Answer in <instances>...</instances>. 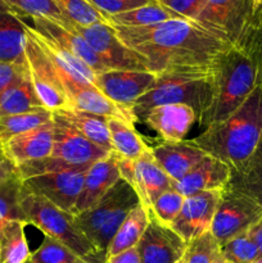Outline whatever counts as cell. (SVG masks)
Here are the masks:
<instances>
[{
	"instance_id": "1",
	"label": "cell",
	"mask_w": 262,
	"mask_h": 263,
	"mask_svg": "<svg viewBox=\"0 0 262 263\" xmlns=\"http://www.w3.org/2000/svg\"><path fill=\"white\" fill-rule=\"evenodd\" d=\"M126 46L135 51L149 72L171 74H212L221 57L233 46L194 21L171 20L146 27L113 26Z\"/></svg>"
},
{
	"instance_id": "2",
	"label": "cell",
	"mask_w": 262,
	"mask_h": 263,
	"mask_svg": "<svg viewBox=\"0 0 262 263\" xmlns=\"http://www.w3.org/2000/svg\"><path fill=\"white\" fill-rule=\"evenodd\" d=\"M188 141L228 164L231 172L240 168L262 141V84L230 117Z\"/></svg>"
},
{
	"instance_id": "3",
	"label": "cell",
	"mask_w": 262,
	"mask_h": 263,
	"mask_svg": "<svg viewBox=\"0 0 262 263\" xmlns=\"http://www.w3.org/2000/svg\"><path fill=\"white\" fill-rule=\"evenodd\" d=\"M259 85L256 57L246 45L229 49L213 73V99L198 120L204 128L220 123L241 107Z\"/></svg>"
},
{
	"instance_id": "4",
	"label": "cell",
	"mask_w": 262,
	"mask_h": 263,
	"mask_svg": "<svg viewBox=\"0 0 262 263\" xmlns=\"http://www.w3.org/2000/svg\"><path fill=\"white\" fill-rule=\"evenodd\" d=\"M20 204L26 223L39 229L44 236L64 244L89 263L104 262L91 241L79 228L73 215L61 210L45 198L30 194L23 189Z\"/></svg>"
},
{
	"instance_id": "5",
	"label": "cell",
	"mask_w": 262,
	"mask_h": 263,
	"mask_svg": "<svg viewBox=\"0 0 262 263\" xmlns=\"http://www.w3.org/2000/svg\"><path fill=\"white\" fill-rule=\"evenodd\" d=\"M140 204L133 187L121 179L90 210L74 216L76 223L104 261L105 252L126 216Z\"/></svg>"
},
{
	"instance_id": "6",
	"label": "cell",
	"mask_w": 262,
	"mask_h": 263,
	"mask_svg": "<svg viewBox=\"0 0 262 263\" xmlns=\"http://www.w3.org/2000/svg\"><path fill=\"white\" fill-rule=\"evenodd\" d=\"M213 99L212 74H171L158 77L156 85L133 107L136 121L154 107L163 104H186L195 110L198 120L210 108Z\"/></svg>"
},
{
	"instance_id": "7",
	"label": "cell",
	"mask_w": 262,
	"mask_h": 263,
	"mask_svg": "<svg viewBox=\"0 0 262 263\" xmlns=\"http://www.w3.org/2000/svg\"><path fill=\"white\" fill-rule=\"evenodd\" d=\"M253 21V0H204L195 22L223 43L240 46Z\"/></svg>"
},
{
	"instance_id": "8",
	"label": "cell",
	"mask_w": 262,
	"mask_h": 263,
	"mask_svg": "<svg viewBox=\"0 0 262 263\" xmlns=\"http://www.w3.org/2000/svg\"><path fill=\"white\" fill-rule=\"evenodd\" d=\"M25 58L28 76L36 94L45 108L58 110L69 107L68 99L64 94L61 79L55 66L33 33L32 27L26 23Z\"/></svg>"
},
{
	"instance_id": "9",
	"label": "cell",
	"mask_w": 262,
	"mask_h": 263,
	"mask_svg": "<svg viewBox=\"0 0 262 263\" xmlns=\"http://www.w3.org/2000/svg\"><path fill=\"white\" fill-rule=\"evenodd\" d=\"M262 217V207L248 195L226 186L222 190L211 233L220 247L235 236L248 233Z\"/></svg>"
},
{
	"instance_id": "10",
	"label": "cell",
	"mask_w": 262,
	"mask_h": 263,
	"mask_svg": "<svg viewBox=\"0 0 262 263\" xmlns=\"http://www.w3.org/2000/svg\"><path fill=\"white\" fill-rule=\"evenodd\" d=\"M71 26L85 39L107 69L148 71L143 59L121 41L110 23L80 26L71 22Z\"/></svg>"
},
{
	"instance_id": "11",
	"label": "cell",
	"mask_w": 262,
	"mask_h": 263,
	"mask_svg": "<svg viewBox=\"0 0 262 263\" xmlns=\"http://www.w3.org/2000/svg\"><path fill=\"white\" fill-rule=\"evenodd\" d=\"M121 179L134 189L140 204L149 212L154 200L167 190L172 189L174 181L154 159L151 146L138 159L121 158L118 161Z\"/></svg>"
},
{
	"instance_id": "12",
	"label": "cell",
	"mask_w": 262,
	"mask_h": 263,
	"mask_svg": "<svg viewBox=\"0 0 262 263\" xmlns=\"http://www.w3.org/2000/svg\"><path fill=\"white\" fill-rule=\"evenodd\" d=\"M89 167L74 170V171L55 172V174L28 177L21 180L22 189L30 194L45 198L58 208L74 216L77 199L81 193L85 174Z\"/></svg>"
},
{
	"instance_id": "13",
	"label": "cell",
	"mask_w": 262,
	"mask_h": 263,
	"mask_svg": "<svg viewBox=\"0 0 262 263\" xmlns=\"http://www.w3.org/2000/svg\"><path fill=\"white\" fill-rule=\"evenodd\" d=\"M53 151L51 157L72 166H91L110 152L100 148L80 134L71 123L53 112Z\"/></svg>"
},
{
	"instance_id": "14",
	"label": "cell",
	"mask_w": 262,
	"mask_h": 263,
	"mask_svg": "<svg viewBox=\"0 0 262 263\" xmlns=\"http://www.w3.org/2000/svg\"><path fill=\"white\" fill-rule=\"evenodd\" d=\"M158 76L149 71H109L95 76V86L112 102L131 110L156 85ZM133 112V110H131Z\"/></svg>"
},
{
	"instance_id": "15",
	"label": "cell",
	"mask_w": 262,
	"mask_h": 263,
	"mask_svg": "<svg viewBox=\"0 0 262 263\" xmlns=\"http://www.w3.org/2000/svg\"><path fill=\"white\" fill-rule=\"evenodd\" d=\"M57 72H58L64 94L71 107L107 118H121L134 125L138 122L131 110L108 99L95 85L80 81L76 77L66 73L59 68H57Z\"/></svg>"
},
{
	"instance_id": "16",
	"label": "cell",
	"mask_w": 262,
	"mask_h": 263,
	"mask_svg": "<svg viewBox=\"0 0 262 263\" xmlns=\"http://www.w3.org/2000/svg\"><path fill=\"white\" fill-rule=\"evenodd\" d=\"M222 190H208L185 197L181 211L171 226L185 243L189 244L198 236L211 231Z\"/></svg>"
},
{
	"instance_id": "17",
	"label": "cell",
	"mask_w": 262,
	"mask_h": 263,
	"mask_svg": "<svg viewBox=\"0 0 262 263\" xmlns=\"http://www.w3.org/2000/svg\"><path fill=\"white\" fill-rule=\"evenodd\" d=\"M188 244L169 226L151 217L148 228L138 244L141 263H179Z\"/></svg>"
},
{
	"instance_id": "18",
	"label": "cell",
	"mask_w": 262,
	"mask_h": 263,
	"mask_svg": "<svg viewBox=\"0 0 262 263\" xmlns=\"http://www.w3.org/2000/svg\"><path fill=\"white\" fill-rule=\"evenodd\" d=\"M198 116L186 104H163L154 107L141 118V122L156 131L164 143H181Z\"/></svg>"
},
{
	"instance_id": "19",
	"label": "cell",
	"mask_w": 262,
	"mask_h": 263,
	"mask_svg": "<svg viewBox=\"0 0 262 263\" xmlns=\"http://www.w3.org/2000/svg\"><path fill=\"white\" fill-rule=\"evenodd\" d=\"M53 120L48 123L20 134L2 145V153L10 163L18 166L51 156L53 151Z\"/></svg>"
},
{
	"instance_id": "20",
	"label": "cell",
	"mask_w": 262,
	"mask_h": 263,
	"mask_svg": "<svg viewBox=\"0 0 262 263\" xmlns=\"http://www.w3.org/2000/svg\"><path fill=\"white\" fill-rule=\"evenodd\" d=\"M118 161L120 156L112 152L104 159H100L89 167L85 174L84 185L77 199L74 216L94 207L115 186L116 182L120 181L121 174Z\"/></svg>"
},
{
	"instance_id": "21",
	"label": "cell",
	"mask_w": 262,
	"mask_h": 263,
	"mask_svg": "<svg viewBox=\"0 0 262 263\" xmlns=\"http://www.w3.org/2000/svg\"><path fill=\"white\" fill-rule=\"evenodd\" d=\"M231 179V168L212 156H205L181 180L174 182V189L184 197L208 190H222Z\"/></svg>"
},
{
	"instance_id": "22",
	"label": "cell",
	"mask_w": 262,
	"mask_h": 263,
	"mask_svg": "<svg viewBox=\"0 0 262 263\" xmlns=\"http://www.w3.org/2000/svg\"><path fill=\"white\" fill-rule=\"evenodd\" d=\"M154 159L158 162L163 171L171 177L174 182L181 180L189 174L205 156L204 151L193 145L189 141L181 143H162L157 146H151Z\"/></svg>"
},
{
	"instance_id": "23",
	"label": "cell",
	"mask_w": 262,
	"mask_h": 263,
	"mask_svg": "<svg viewBox=\"0 0 262 263\" xmlns=\"http://www.w3.org/2000/svg\"><path fill=\"white\" fill-rule=\"evenodd\" d=\"M26 22L12 12H0V62L25 64Z\"/></svg>"
},
{
	"instance_id": "24",
	"label": "cell",
	"mask_w": 262,
	"mask_h": 263,
	"mask_svg": "<svg viewBox=\"0 0 262 263\" xmlns=\"http://www.w3.org/2000/svg\"><path fill=\"white\" fill-rule=\"evenodd\" d=\"M54 113L59 115L67 122L71 123L80 134H82L90 141L112 153L113 145L112 141H110L107 117L80 110L77 108L71 107V105L54 110Z\"/></svg>"
},
{
	"instance_id": "25",
	"label": "cell",
	"mask_w": 262,
	"mask_h": 263,
	"mask_svg": "<svg viewBox=\"0 0 262 263\" xmlns=\"http://www.w3.org/2000/svg\"><path fill=\"white\" fill-rule=\"evenodd\" d=\"M151 222V216L149 212L141 204L136 205L123 220L122 225L117 230L116 235L110 240L108 246L105 257H112L116 254H120L128 249L136 248L140 241L141 236L145 233Z\"/></svg>"
},
{
	"instance_id": "26",
	"label": "cell",
	"mask_w": 262,
	"mask_h": 263,
	"mask_svg": "<svg viewBox=\"0 0 262 263\" xmlns=\"http://www.w3.org/2000/svg\"><path fill=\"white\" fill-rule=\"evenodd\" d=\"M228 186L248 195L262 207V141L253 156L240 168L231 172Z\"/></svg>"
},
{
	"instance_id": "27",
	"label": "cell",
	"mask_w": 262,
	"mask_h": 263,
	"mask_svg": "<svg viewBox=\"0 0 262 263\" xmlns=\"http://www.w3.org/2000/svg\"><path fill=\"white\" fill-rule=\"evenodd\" d=\"M108 128L113 152L121 158L135 161L146 149H149L143 138L135 130L134 123L121 118H108Z\"/></svg>"
},
{
	"instance_id": "28",
	"label": "cell",
	"mask_w": 262,
	"mask_h": 263,
	"mask_svg": "<svg viewBox=\"0 0 262 263\" xmlns=\"http://www.w3.org/2000/svg\"><path fill=\"white\" fill-rule=\"evenodd\" d=\"M45 108L36 94L28 72L10 87L0 100V117L32 112Z\"/></svg>"
},
{
	"instance_id": "29",
	"label": "cell",
	"mask_w": 262,
	"mask_h": 263,
	"mask_svg": "<svg viewBox=\"0 0 262 263\" xmlns=\"http://www.w3.org/2000/svg\"><path fill=\"white\" fill-rule=\"evenodd\" d=\"M23 221H13L0 231V263H27L31 251Z\"/></svg>"
},
{
	"instance_id": "30",
	"label": "cell",
	"mask_w": 262,
	"mask_h": 263,
	"mask_svg": "<svg viewBox=\"0 0 262 263\" xmlns=\"http://www.w3.org/2000/svg\"><path fill=\"white\" fill-rule=\"evenodd\" d=\"M171 20H184L158 2L136 8L130 12L109 17V23L117 27H146Z\"/></svg>"
},
{
	"instance_id": "31",
	"label": "cell",
	"mask_w": 262,
	"mask_h": 263,
	"mask_svg": "<svg viewBox=\"0 0 262 263\" xmlns=\"http://www.w3.org/2000/svg\"><path fill=\"white\" fill-rule=\"evenodd\" d=\"M51 120H53V110L48 108L0 117V151L3 144L9 139L39 127L44 123L50 122Z\"/></svg>"
},
{
	"instance_id": "32",
	"label": "cell",
	"mask_w": 262,
	"mask_h": 263,
	"mask_svg": "<svg viewBox=\"0 0 262 263\" xmlns=\"http://www.w3.org/2000/svg\"><path fill=\"white\" fill-rule=\"evenodd\" d=\"M21 193L22 181L17 174L0 181V231L13 221L26 222L20 204Z\"/></svg>"
},
{
	"instance_id": "33",
	"label": "cell",
	"mask_w": 262,
	"mask_h": 263,
	"mask_svg": "<svg viewBox=\"0 0 262 263\" xmlns=\"http://www.w3.org/2000/svg\"><path fill=\"white\" fill-rule=\"evenodd\" d=\"M3 2L9 5L13 12L21 18L23 15L30 18H46L63 26L71 22L61 12L53 0H3Z\"/></svg>"
},
{
	"instance_id": "34",
	"label": "cell",
	"mask_w": 262,
	"mask_h": 263,
	"mask_svg": "<svg viewBox=\"0 0 262 263\" xmlns=\"http://www.w3.org/2000/svg\"><path fill=\"white\" fill-rule=\"evenodd\" d=\"M220 254L229 263H256L262 256L248 233L235 236L220 247Z\"/></svg>"
},
{
	"instance_id": "35",
	"label": "cell",
	"mask_w": 262,
	"mask_h": 263,
	"mask_svg": "<svg viewBox=\"0 0 262 263\" xmlns=\"http://www.w3.org/2000/svg\"><path fill=\"white\" fill-rule=\"evenodd\" d=\"M61 12L71 22L80 26H91L95 23H109V20L92 7L87 0H53Z\"/></svg>"
},
{
	"instance_id": "36",
	"label": "cell",
	"mask_w": 262,
	"mask_h": 263,
	"mask_svg": "<svg viewBox=\"0 0 262 263\" xmlns=\"http://www.w3.org/2000/svg\"><path fill=\"white\" fill-rule=\"evenodd\" d=\"M27 263H89L74 252L67 248L64 244L44 236L40 247L31 254L30 261Z\"/></svg>"
},
{
	"instance_id": "37",
	"label": "cell",
	"mask_w": 262,
	"mask_h": 263,
	"mask_svg": "<svg viewBox=\"0 0 262 263\" xmlns=\"http://www.w3.org/2000/svg\"><path fill=\"white\" fill-rule=\"evenodd\" d=\"M185 202V197L172 187L167 192L162 193L149 210V216L158 221L159 223L171 228L172 223L179 216L182 204Z\"/></svg>"
},
{
	"instance_id": "38",
	"label": "cell",
	"mask_w": 262,
	"mask_h": 263,
	"mask_svg": "<svg viewBox=\"0 0 262 263\" xmlns=\"http://www.w3.org/2000/svg\"><path fill=\"white\" fill-rule=\"evenodd\" d=\"M220 256V244L211 231L190 241L184 254L185 263H213Z\"/></svg>"
},
{
	"instance_id": "39",
	"label": "cell",
	"mask_w": 262,
	"mask_h": 263,
	"mask_svg": "<svg viewBox=\"0 0 262 263\" xmlns=\"http://www.w3.org/2000/svg\"><path fill=\"white\" fill-rule=\"evenodd\" d=\"M87 2L109 20L112 15L130 12L136 8L156 3L157 0H87Z\"/></svg>"
},
{
	"instance_id": "40",
	"label": "cell",
	"mask_w": 262,
	"mask_h": 263,
	"mask_svg": "<svg viewBox=\"0 0 262 263\" xmlns=\"http://www.w3.org/2000/svg\"><path fill=\"white\" fill-rule=\"evenodd\" d=\"M157 2L184 20L194 21V22L204 4V0H157Z\"/></svg>"
},
{
	"instance_id": "41",
	"label": "cell",
	"mask_w": 262,
	"mask_h": 263,
	"mask_svg": "<svg viewBox=\"0 0 262 263\" xmlns=\"http://www.w3.org/2000/svg\"><path fill=\"white\" fill-rule=\"evenodd\" d=\"M27 73V67L25 64L3 63L0 62V100L5 92L14 86L25 74Z\"/></svg>"
},
{
	"instance_id": "42",
	"label": "cell",
	"mask_w": 262,
	"mask_h": 263,
	"mask_svg": "<svg viewBox=\"0 0 262 263\" xmlns=\"http://www.w3.org/2000/svg\"><path fill=\"white\" fill-rule=\"evenodd\" d=\"M241 45H246L256 57L259 68V84H262V17L252 22L248 35Z\"/></svg>"
},
{
	"instance_id": "43",
	"label": "cell",
	"mask_w": 262,
	"mask_h": 263,
	"mask_svg": "<svg viewBox=\"0 0 262 263\" xmlns=\"http://www.w3.org/2000/svg\"><path fill=\"white\" fill-rule=\"evenodd\" d=\"M103 263H141V261L138 248H133L116 256L107 257Z\"/></svg>"
},
{
	"instance_id": "44",
	"label": "cell",
	"mask_w": 262,
	"mask_h": 263,
	"mask_svg": "<svg viewBox=\"0 0 262 263\" xmlns=\"http://www.w3.org/2000/svg\"><path fill=\"white\" fill-rule=\"evenodd\" d=\"M17 174V168L13 163H10L7 158H0V181L5 179H9V177L14 176Z\"/></svg>"
},
{
	"instance_id": "45",
	"label": "cell",
	"mask_w": 262,
	"mask_h": 263,
	"mask_svg": "<svg viewBox=\"0 0 262 263\" xmlns=\"http://www.w3.org/2000/svg\"><path fill=\"white\" fill-rule=\"evenodd\" d=\"M248 234L251 235V238L256 241V244L259 248V252H261L262 254V217L261 220L248 231Z\"/></svg>"
},
{
	"instance_id": "46",
	"label": "cell",
	"mask_w": 262,
	"mask_h": 263,
	"mask_svg": "<svg viewBox=\"0 0 262 263\" xmlns=\"http://www.w3.org/2000/svg\"><path fill=\"white\" fill-rule=\"evenodd\" d=\"M262 17V0H253V21ZM252 21V22H253Z\"/></svg>"
},
{
	"instance_id": "47",
	"label": "cell",
	"mask_w": 262,
	"mask_h": 263,
	"mask_svg": "<svg viewBox=\"0 0 262 263\" xmlns=\"http://www.w3.org/2000/svg\"><path fill=\"white\" fill-rule=\"evenodd\" d=\"M0 12H12V13H14L12 10V8H10L8 4H5L3 0H0Z\"/></svg>"
},
{
	"instance_id": "48",
	"label": "cell",
	"mask_w": 262,
	"mask_h": 263,
	"mask_svg": "<svg viewBox=\"0 0 262 263\" xmlns=\"http://www.w3.org/2000/svg\"><path fill=\"white\" fill-rule=\"evenodd\" d=\"M213 263H229V262L225 261V259H223L222 257H221V254H220V256H218L217 258L215 259V262H213Z\"/></svg>"
},
{
	"instance_id": "49",
	"label": "cell",
	"mask_w": 262,
	"mask_h": 263,
	"mask_svg": "<svg viewBox=\"0 0 262 263\" xmlns=\"http://www.w3.org/2000/svg\"><path fill=\"white\" fill-rule=\"evenodd\" d=\"M256 263H262V256L259 257V258H258V261H257Z\"/></svg>"
},
{
	"instance_id": "50",
	"label": "cell",
	"mask_w": 262,
	"mask_h": 263,
	"mask_svg": "<svg viewBox=\"0 0 262 263\" xmlns=\"http://www.w3.org/2000/svg\"><path fill=\"white\" fill-rule=\"evenodd\" d=\"M179 263H185V259H184V257H182V259H181V261H180Z\"/></svg>"
},
{
	"instance_id": "51",
	"label": "cell",
	"mask_w": 262,
	"mask_h": 263,
	"mask_svg": "<svg viewBox=\"0 0 262 263\" xmlns=\"http://www.w3.org/2000/svg\"><path fill=\"white\" fill-rule=\"evenodd\" d=\"M3 157H4V156H3V153H2V151H0V158H3Z\"/></svg>"
}]
</instances>
